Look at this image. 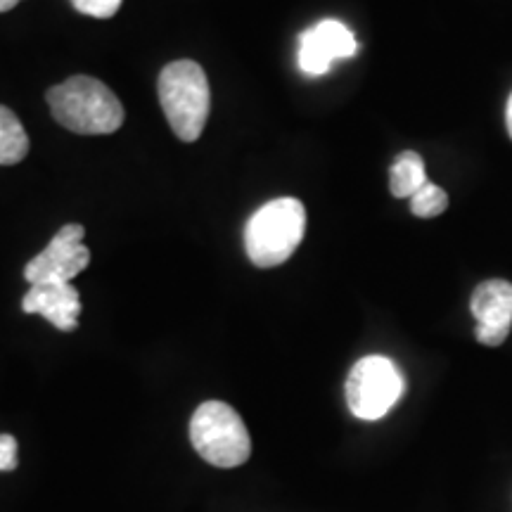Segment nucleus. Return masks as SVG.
<instances>
[{
  "label": "nucleus",
  "instance_id": "0eeeda50",
  "mask_svg": "<svg viewBox=\"0 0 512 512\" xmlns=\"http://www.w3.org/2000/svg\"><path fill=\"white\" fill-rule=\"evenodd\" d=\"M356 50V38L342 22L323 19L299 36V67L309 76L328 74L332 62L354 57Z\"/></svg>",
  "mask_w": 512,
  "mask_h": 512
},
{
  "label": "nucleus",
  "instance_id": "f8f14e48",
  "mask_svg": "<svg viewBox=\"0 0 512 512\" xmlns=\"http://www.w3.org/2000/svg\"><path fill=\"white\" fill-rule=\"evenodd\" d=\"M448 209V195L439 185L427 181L422 188L411 197V211L418 219H434Z\"/></svg>",
  "mask_w": 512,
  "mask_h": 512
},
{
  "label": "nucleus",
  "instance_id": "2eb2a0df",
  "mask_svg": "<svg viewBox=\"0 0 512 512\" xmlns=\"http://www.w3.org/2000/svg\"><path fill=\"white\" fill-rule=\"evenodd\" d=\"M505 124H508V133H510V138H512V95H510V100H508V107H505Z\"/></svg>",
  "mask_w": 512,
  "mask_h": 512
},
{
  "label": "nucleus",
  "instance_id": "6e6552de",
  "mask_svg": "<svg viewBox=\"0 0 512 512\" xmlns=\"http://www.w3.org/2000/svg\"><path fill=\"white\" fill-rule=\"evenodd\" d=\"M470 311L477 320V342L484 347H501L512 328V283L484 280L472 292Z\"/></svg>",
  "mask_w": 512,
  "mask_h": 512
},
{
  "label": "nucleus",
  "instance_id": "9b49d317",
  "mask_svg": "<svg viewBox=\"0 0 512 512\" xmlns=\"http://www.w3.org/2000/svg\"><path fill=\"white\" fill-rule=\"evenodd\" d=\"M29 155V136L17 114L0 105V166L19 164Z\"/></svg>",
  "mask_w": 512,
  "mask_h": 512
},
{
  "label": "nucleus",
  "instance_id": "9d476101",
  "mask_svg": "<svg viewBox=\"0 0 512 512\" xmlns=\"http://www.w3.org/2000/svg\"><path fill=\"white\" fill-rule=\"evenodd\" d=\"M427 183L425 159L418 152L406 150L394 159L392 169H389V190L399 200H411L422 185Z\"/></svg>",
  "mask_w": 512,
  "mask_h": 512
},
{
  "label": "nucleus",
  "instance_id": "39448f33",
  "mask_svg": "<svg viewBox=\"0 0 512 512\" xmlns=\"http://www.w3.org/2000/svg\"><path fill=\"white\" fill-rule=\"evenodd\" d=\"M403 377L394 361L384 356H366L347 377L349 411L361 420H380L399 403Z\"/></svg>",
  "mask_w": 512,
  "mask_h": 512
},
{
  "label": "nucleus",
  "instance_id": "ddd939ff",
  "mask_svg": "<svg viewBox=\"0 0 512 512\" xmlns=\"http://www.w3.org/2000/svg\"><path fill=\"white\" fill-rule=\"evenodd\" d=\"M72 5L81 15L95 19H110L119 12L121 0H72Z\"/></svg>",
  "mask_w": 512,
  "mask_h": 512
},
{
  "label": "nucleus",
  "instance_id": "423d86ee",
  "mask_svg": "<svg viewBox=\"0 0 512 512\" xmlns=\"http://www.w3.org/2000/svg\"><path fill=\"white\" fill-rule=\"evenodd\" d=\"M86 228L79 223H67L57 230L41 254H36L24 268V280L29 285L38 283H72L81 271L91 264V252L83 245Z\"/></svg>",
  "mask_w": 512,
  "mask_h": 512
},
{
  "label": "nucleus",
  "instance_id": "20e7f679",
  "mask_svg": "<svg viewBox=\"0 0 512 512\" xmlns=\"http://www.w3.org/2000/svg\"><path fill=\"white\" fill-rule=\"evenodd\" d=\"M190 441L202 460L223 470L245 465L252 453L245 422L223 401H204L192 413Z\"/></svg>",
  "mask_w": 512,
  "mask_h": 512
},
{
  "label": "nucleus",
  "instance_id": "dca6fc26",
  "mask_svg": "<svg viewBox=\"0 0 512 512\" xmlns=\"http://www.w3.org/2000/svg\"><path fill=\"white\" fill-rule=\"evenodd\" d=\"M22 3V0H0V12H8L15 8V5Z\"/></svg>",
  "mask_w": 512,
  "mask_h": 512
},
{
  "label": "nucleus",
  "instance_id": "f257e3e1",
  "mask_svg": "<svg viewBox=\"0 0 512 512\" xmlns=\"http://www.w3.org/2000/svg\"><path fill=\"white\" fill-rule=\"evenodd\" d=\"M55 121L79 136H107L124 124V105L93 76H72L46 95Z\"/></svg>",
  "mask_w": 512,
  "mask_h": 512
},
{
  "label": "nucleus",
  "instance_id": "f03ea898",
  "mask_svg": "<svg viewBox=\"0 0 512 512\" xmlns=\"http://www.w3.org/2000/svg\"><path fill=\"white\" fill-rule=\"evenodd\" d=\"M306 230V209L297 197H278L256 209L245 228V249L249 261L259 268L285 264L302 245Z\"/></svg>",
  "mask_w": 512,
  "mask_h": 512
},
{
  "label": "nucleus",
  "instance_id": "1a4fd4ad",
  "mask_svg": "<svg viewBox=\"0 0 512 512\" xmlns=\"http://www.w3.org/2000/svg\"><path fill=\"white\" fill-rule=\"evenodd\" d=\"M24 313H38L57 330L72 332L79 328L81 297L72 283H38L22 299Z\"/></svg>",
  "mask_w": 512,
  "mask_h": 512
},
{
  "label": "nucleus",
  "instance_id": "4468645a",
  "mask_svg": "<svg viewBox=\"0 0 512 512\" xmlns=\"http://www.w3.org/2000/svg\"><path fill=\"white\" fill-rule=\"evenodd\" d=\"M17 467V439L12 434H0V470L12 472Z\"/></svg>",
  "mask_w": 512,
  "mask_h": 512
},
{
  "label": "nucleus",
  "instance_id": "7ed1b4c3",
  "mask_svg": "<svg viewBox=\"0 0 512 512\" xmlns=\"http://www.w3.org/2000/svg\"><path fill=\"white\" fill-rule=\"evenodd\" d=\"M159 102L183 143H195L207 126L211 93L204 69L192 60L166 64L159 74Z\"/></svg>",
  "mask_w": 512,
  "mask_h": 512
}]
</instances>
